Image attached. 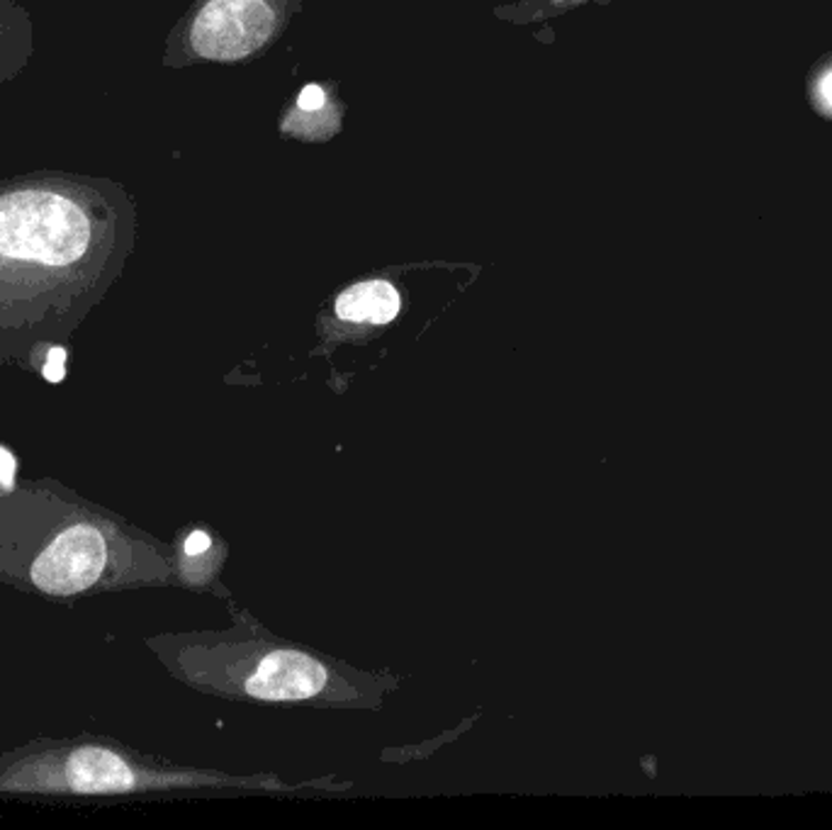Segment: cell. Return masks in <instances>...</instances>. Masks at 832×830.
I'll list each match as a JSON object with an SVG mask.
<instances>
[{"mask_svg":"<svg viewBox=\"0 0 832 830\" xmlns=\"http://www.w3.org/2000/svg\"><path fill=\"white\" fill-rule=\"evenodd\" d=\"M128 198L105 179L32 173L0 183V332H32L105 293L130 242Z\"/></svg>","mask_w":832,"mask_h":830,"instance_id":"6da1fadb","label":"cell"},{"mask_svg":"<svg viewBox=\"0 0 832 830\" xmlns=\"http://www.w3.org/2000/svg\"><path fill=\"white\" fill-rule=\"evenodd\" d=\"M273 30L266 0H210L193 22L191 44L203 59L239 61L266 44Z\"/></svg>","mask_w":832,"mask_h":830,"instance_id":"7a4b0ae2","label":"cell"},{"mask_svg":"<svg viewBox=\"0 0 832 830\" xmlns=\"http://www.w3.org/2000/svg\"><path fill=\"white\" fill-rule=\"evenodd\" d=\"M105 568V540L93 526H71L52 540L32 568V580L49 595H79Z\"/></svg>","mask_w":832,"mask_h":830,"instance_id":"3957f363","label":"cell"},{"mask_svg":"<svg viewBox=\"0 0 832 830\" xmlns=\"http://www.w3.org/2000/svg\"><path fill=\"white\" fill-rule=\"evenodd\" d=\"M326 672L319 660L297 650H277L258 662V668L246 679L251 697L268 701L310 699L326 687Z\"/></svg>","mask_w":832,"mask_h":830,"instance_id":"277c9868","label":"cell"},{"mask_svg":"<svg viewBox=\"0 0 832 830\" xmlns=\"http://www.w3.org/2000/svg\"><path fill=\"white\" fill-rule=\"evenodd\" d=\"M67 779L75 791H128L134 785L124 760L100 748L75 750L67 765Z\"/></svg>","mask_w":832,"mask_h":830,"instance_id":"5b68a950","label":"cell"},{"mask_svg":"<svg viewBox=\"0 0 832 830\" xmlns=\"http://www.w3.org/2000/svg\"><path fill=\"white\" fill-rule=\"evenodd\" d=\"M399 295L385 281H371L353 285L336 300V314L346 322L387 324L397 317Z\"/></svg>","mask_w":832,"mask_h":830,"instance_id":"8992f818","label":"cell"},{"mask_svg":"<svg viewBox=\"0 0 832 830\" xmlns=\"http://www.w3.org/2000/svg\"><path fill=\"white\" fill-rule=\"evenodd\" d=\"M64 363H67V351L64 348H52L49 351L47 356V363H44V377L49 383H61L64 381Z\"/></svg>","mask_w":832,"mask_h":830,"instance_id":"52a82bcc","label":"cell"},{"mask_svg":"<svg viewBox=\"0 0 832 830\" xmlns=\"http://www.w3.org/2000/svg\"><path fill=\"white\" fill-rule=\"evenodd\" d=\"M297 105H300L302 110H307V112H314V110L324 108V91H322L319 85H307L305 91L300 93Z\"/></svg>","mask_w":832,"mask_h":830,"instance_id":"ba28073f","label":"cell"},{"mask_svg":"<svg viewBox=\"0 0 832 830\" xmlns=\"http://www.w3.org/2000/svg\"><path fill=\"white\" fill-rule=\"evenodd\" d=\"M12 477H16V458L12 453L0 446V483L3 487H12Z\"/></svg>","mask_w":832,"mask_h":830,"instance_id":"9c48e42d","label":"cell"},{"mask_svg":"<svg viewBox=\"0 0 832 830\" xmlns=\"http://www.w3.org/2000/svg\"><path fill=\"white\" fill-rule=\"evenodd\" d=\"M210 548V536L203 532H195L187 536L185 540V553L187 556H203V553Z\"/></svg>","mask_w":832,"mask_h":830,"instance_id":"30bf717a","label":"cell"},{"mask_svg":"<svg viewBox=\"0 0 832 830\" xmlns=\"http://www.w3.org/2000/svg\"><path fill=\"white\" fill-rule=\"evenodd\" d=\"M823 91H825L828 100L832 103V75H828V81H825V85H823Z\"/></svg>","mask_w":832,"mask_h":830,"instance_id":"8fae6325","label":"cell"}]
</instances>
